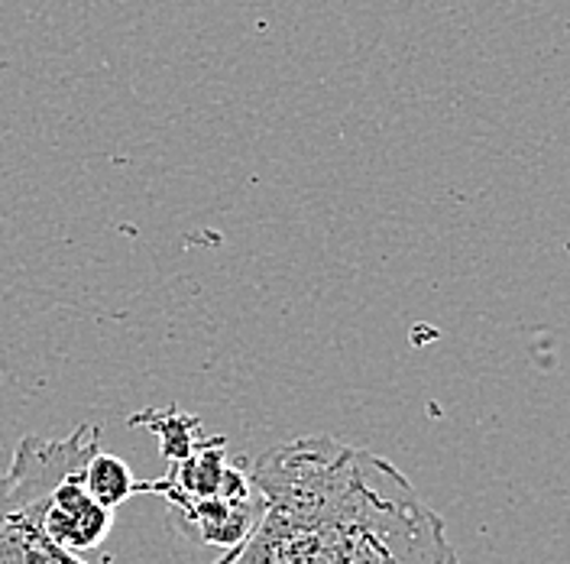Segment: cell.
Returning a JSON list of instances; mask_svg holds the SVG:
<instances>
[{
  "label": "cell",
  "mask_w": 570,
  "mask_h": 564,
  "mask_svg": "<svg viewBox=\"0 0 570 564\" xmlns=\"http://www.w3.org/2000/svg\"><path fill=\"white\" fill-rule=\"evenodd\" d=\"M85 487L95 496L105 509H117L120 503H127L130 496L146 494V480H140L130 464L110 451H95L85 464Z\"/></svg>",
  "instance_id": "cell-5"
},
{
  "label": "cell",
  "mask_w": 570,
  "mask_h": 564,
  "mask_svg": "<svg viewBox=\"0 0 570 564\" xmlns=\"http://www.w3.org/2000/svg\"><path fill=\"white\" fill-rule=\"evenodd\" d=\"M169 526L202 545H217L224 552L240 548L256 526L263 503L259 496H214V499H188L169 503Z\"/></svg>",
  "instance_id": "cell-4"
},
{
  "label": "cell",
  "mask_w": 570,
  "mask_h": 564,
  "mask_svg": "<svg viewBox=\"0 0 570 564\" xmlns=\"http://www.w3.org/2000/svg\"><path fill=\"white\" fill-rule=\"evenodd\" d=\"M98 448V425H78L66 438L27 435L17 445L10 467L0 474V564H95L49 542L39 526V503L66 470L91 458ZM234 555L237 548L224 552L214 564H230Z\"/></svg>",
  "instance_id": "cell-2"
},
{
  "label": "cell",
  "mask_w": 570,
  "mask_h": 564,
  "mask_svg": "<svg viewBox=\"0 0 570 564\" xmlns=\"http://www.w3.org/2000/svg\"><path fill=\"white\" fill-rule=\"evenodd\" d=\"M140 422H146V428H153L159 435V448H163V455L173 460V464L185 460L202 445V422H195L191 416H181L178 409L134 416V425Z\"/></svg>",
  "instance_id": "cell-6"
},
{
  "label": "cell",
  "mask_w": 570,
  "mask_h": 564,
  "mask_svg": "<svg viewBox=\"0 0 570 564\" xmlns=\"http://www.w3.org/2000/svg\"><path fill=\"white\" fill-rule=\"evenodd\" d=\"M247 477L263 513L230 564H461L444 519L370 448L305 435Z\"/></svg>",
  "instance_id": "cell-1"
},
{
  "label": "cell",
  "mask_w": 570,
  "mask_h": 564,
  "mask_svg": "<svg viewBox=\"0 0 570 564\" xmlns=\"http://www.w3.org/2000/svg\"><path fill=\"white\" fill-rule=\"evenodd\" d=\"M85 464L88 460L66 470L39 503V526L49 535V542L78 558L98 552L114 529V513L105 509L85 487Z\"/></svg>",
  "instance_id": "cell-3"
}]
</instances>
